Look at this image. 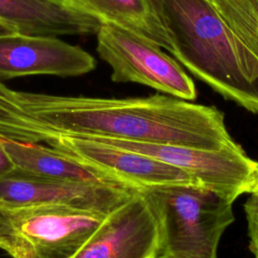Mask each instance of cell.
<instances>
[{
    "mask_svg": "<svg viewBox=\"0 0 258 258\" xmlns=\"http://www.w3.org/2000/svg\"><path fill=\"white\" fill-rule=\"evenodd\" d=\"M0 135L24 142L61 136L132 140L200 149L238 145L223 112L172 96H60L11 89L0 81Z\"/></svg>",
    "mask_w": 258,
    "mask_h": 258,
    "instance_id": "obj_1",
    "label": "cell"
},
{
    "mask_svg": "<svg viewBox=\"0 0 258 258\" xmlns=\"http://www.w3.org/2000/svg\"><path fill=\"white\" fill-rule=\"evenodd\" d=\"M169 52L225 99L258 114V54L212 0H150Z\"/></svg>",
    "mask_w": 258,
    "mask_h": 258,
    "instance_id": "obj_2",
    "label": "cell"
},
{
    "mask_svg": "<svg viewBox=\"0 0 258 258\" xmlns=\"http://www.w3.org/2000/svg\"><path fill=\"white\" fill-rule=\"evenodd\" d=\"M139 191L157 224L156 258H218L221 238L235 221L233 201L196 184Z\"/></svg>",
    "mask_w": 258,
    "mask_h": 258,
    "instance_id": "obj_3",
    "label": "cell"
},
{
    "mask_svg": "<svg viewBox=\"0 0 258 258\" xmlns=\"http://www.w3.org/2000/svg\"><path fill=\"white\" fill-rule=\"evenodd\" d=\"M106 217L61 206L0 208V249L11 258H73Z\"/></svg>",
    "mask_w": 258,
    "mask_h": 258,
    "instance_id": "obj_4",
    "label": "cell"
},
{
    "mask_svg": "<svg viewBox=\"0 0 258 258\" xmlns=\"http://www.w3.org/2000/svg\"><path fill=\"white\" fill-rule=\"evenodd\" d=\"M97 52L111 68L115 83L141 84L187 101L197 97L194 81L178 62L137 33L103 23L97 32Z\"/></svg>",
    "mask_w": 258,
    "mask_h": 258,
    "instance_id": "obj_5",
    "label": "cell"
},
{
    "mask_svg": "<svg viewBox=\"0 0 258 258\" xmlns=\"http://www.w3.org/2000/svg\"><path fill=\"white\" fill-rule=\"evenodd\" d=\"M91 139L141 153L178 167L202 186L233 202L242 194H246L257 162L251 159L239 144L221 149H200L132 140Z\"/></svg>",
    "mask_w": 258,
    "mask_h": 258,
    "instance_id": "obj_6",
    "label": "cell"
},
{
    "mask_svg": "<svg viewBox=\"0 0 258 258\" xmlns=\"http://www.w3.org/2000/svg\"><path fill=\"white\" fill-rule=\"evenodd\" d=\"M43 143L131 189L175 183L201 185L178 167L91 138L61 136Z\"/></svg>",
    "mask_w": 258,
    "mask_h": 258,
    "instance_id": "obj_7",
    "label": "cell"
},
{
    "mask_svg": "<svg viewBox=\"0 0 258 258\" xmlns=\"http://www.w3.org/2000/svg\"><path fill=\"white\" fill-rule=\"evenodd\" d=\"M134 191L120 185L58 179L14 168L0 178V208L61 206L108 215Z\"/></svg>",
    "mask_w": 258,
    "mask_h": 258,
    "instance_id": "obj_8",
    "label": "cell"
},
{
    "mask_svg": "<svg viewBox=\"0 0 258 258\" xmlns=\"http://www.w3.org/2000/svg\"><path fill=\"white\" fill-rule=\"evenodd\" d=\"M96 59L80 46L55 36L13 33L0 36V79L26 76L61 78L86 75Z\"/></svg>",
    "mask_w": 258,
    "mask_h": 258,
    "instance_id": "obj_9",
    "label": "cell"
},
{
    "mask_svg": "<svg viewBox=\"0 0 258 258\" xmlns=\"http://www.w3.org/2000/svg\"><path fill=\"white\" fill-rule=\"evenodd\" d=\"M158 229L139 190L107 215L73 258H156Z\"/></svg>",
    "mask_w": 258,
    "mask_h": 258,
    "instance_id": "obj_10",
    "label": "cell"
},
{
    "mask_svg": "<svg viewBox=\"0 0 258 258\" xmlns=\"http://www.w3.org/2000/svg\"><path fill=\"white\" fill-rule=\"evenodd\" d=\"M0 21L19 33L55 37L97 34L103 24L61 0H0Z\"/></svg>",
    "mask_w": 258,
    "mask_h": 258,
    "instance_id": "obj_11",
    "label": "cell"
},
{
    "mask_svg": "<svg viewBox=\"0 0 258 258\" xmlns=\"http://www.w3.org/2000/svg\"><path fill=\"white\" fill-rule=\"evenodd\" d=\"M0 140L15 168L58 179L120 185L44 143L18 141L2 135Z\"/></svg>",
    "mask_w": 258,
    "mask_h": 258,
    "instance_id": "obj_12",
    "label": "cell"
},
{
    "mask_svg": "<svg viewBox=\"0 0 258 258\" xmlns=\"http://www.w3.org/2000/svg\"><path fill=\"white\" fill-rule=\"evenodd\" d=\"M67 6L137 33L161 48L170 50V43L150 0H61Z\"/></svg>",
    "mask_w": 258,
    "mask_h": 258,
    "instance_id": "obj_13",
    "label": "cell"
},
{
    "mask_svg": "<svg viewBox=\"0 0 258 258\" xmlns=\"http://www.w3.org/2000/svg\"><path fill=\"white\" fill-rule=\"evenodd\" d=\"M228 24L258 54V0H212Z\"/></svg>",
    "mask_w": 258,
    "mask_h": 258,
    "instance_id": "obj_14",
    "label": "cell"
},
{
    "mask_svg": "<svg viewBox=\"0 0 258 258\" xmlns=\"http://www.w3.org/2000/svg\"><path fill=\"white\" fill-rule=\"evenodd\" d=\"M247 221L249 249L255 258H258V197L250 195L244 204Z\"/></svg>",
    "mask_w": 258,
    "mask_h": 258,
    "instance_id": "obj_15",
    "label": "cell"
},
{
    "mask_svg": "<svg viewBox=\"0 0 258 258\" xmlns=\"http://www.w3.org/2000/svg\"><path fill=\"white\" fill-rule=\"evenodd\" d=\"M14 168H15V165L12 162L9 155L7 154V152L5 151L0 140V178L8 174Z\"/></svg>",
    "mask_w": 258,
    "mask_h": 258,
    "instance_id": "obj_16",
    "label": "cell"
},
{
    "mask_svg": "<svg viewBox=\"0 0 258 258\" xmlns=\"http://www.w3.org/2000/svg\"><path fill=\"white\" fill-rule=\"evenodd\" d=\"M246 194H250L252 196L258 197V161L256 162V167L249 181Z\"/></svg>",
    "mask_w": 258,
    "mask_h": 258,
    "instance_id": "obj_17",
    "label": "cell"
},
{
    "mask_svg": "<svg viewBox=\"0 0 258 258\" xmlns=\"http://www.w3.org/2000/svg\"><path fill=\"white\" fill-rule=\"evenodd\" d=\"M13 33H18V31L14 27L9 26L0 21V36L9 35V34H13Z\"/></svg>",
    "mask_w": 258,
    "mask_h": 258,
    "instance_id": "obj_18",
    "label": "cell"
}]
</instances>
